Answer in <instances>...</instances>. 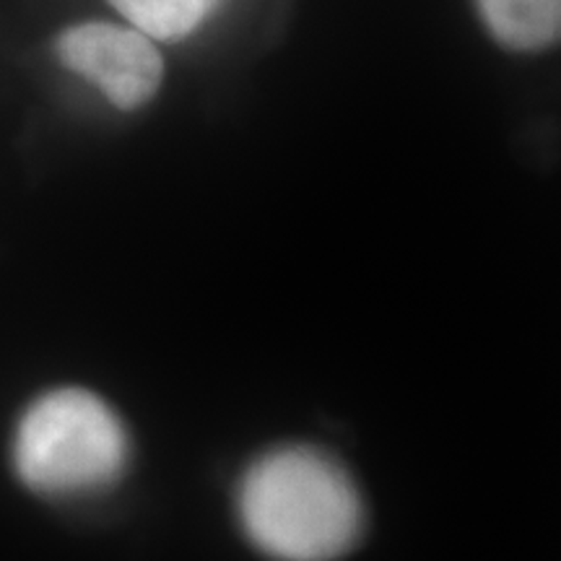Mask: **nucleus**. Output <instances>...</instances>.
Masks as SVG:
<instances>
[{"label": "nucleus", "mask_w": 561, "mask_h": 561, "mask_svg": "<svg viewBox=\"0 0 561 561\" xmlns=\"http://www.w3.org/2000/svg\"><path fill=\"white\" fill-rule=\"evenodd\" d=\"M224 0H110L140 34L153 39H185L221 9Z\"/></svg>", "instance_id": "nucleus-5"}, {"label": "nucleus", "mask_w": 561, "mask_h": 561, "mask_svg": "<svg viewBox=\"0 0 561 561\" xmlns=\"http://www.w3.org/2000/svg\"><path fill=\"white\" fill-rule=\"evenodd\" d=\"M234 507L242 536L271 561H339L364 533L356 481L310 445L273 447L252 460Z\"/></svg>", "instance_id": "nucleus-1"}, {"label": "nucleus", "mask_w": 561, "mask_h": 561, "mask_svg": "<svg viewBox=\"0 0 561 561\" xmlns=\"http://www.w3.org/2000/svg\"><path fill=\"white\" fill-rule=\"evenodd\" d=\"M491 37L515 53H538L559 39L561 0H476Z\"/></svg>", "instance_id": "nucleus-4"}, {"label": "nucleus", "mask_w": 561, "mask_h": 561, "mask_svg": "<svg viewBox=\"0 0 561 561\" xmlns=\"http://www.w3.org/2000/svg\"><path fill=\"white\" fill-rule=\"evenodd\" d=\"M58 60L104 94L112 107H146L164 79V62L151 37L115 24L89 21L70 26L55 39Z\"/></svg>", "instance_id": "nucleus-3"}, {"label": "nucleus", "mask_w": 561, "mask_h": 561, "mask_svg": "<svg viewBox=\"0 0 561 561\" xmlns=\"http://www.w3.org/2000/svg\"><path fill=\"white\" fill-rule=\"evenodd\" d=\"M11 453L24 486L53 500H79L123 479L130 462V434L96 392L58 388L24 411Z\"/></svg>", "instance_id": "nucleus-2"}]
</instances>
